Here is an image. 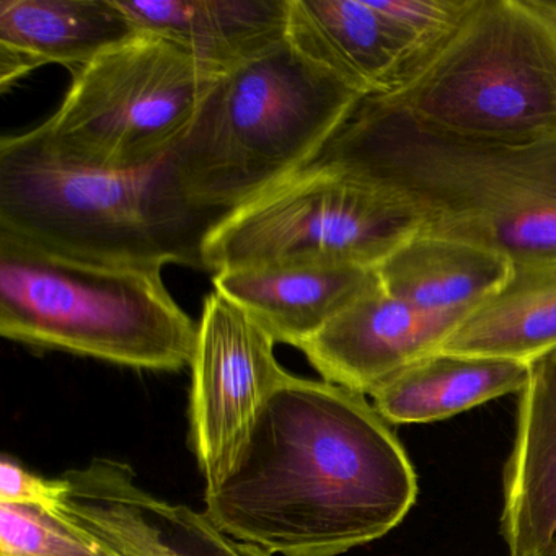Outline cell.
<instances>
[{
  "instance_id": "obj_1",
  "label": "cell",
  "mask_w": 556,
  "mask_h": 556,
  "mask_svg": "<svg viewBox=\"0 0 556 556\" xmlns=\"http://www.w3.org/2000/svg\"><path fill=\"white\" fill-rule=\"evenodd\" d=\"M416 496L405 447L366 395L288 374L204 513L271 555L340 556L395 529Z\"/></svg>"
},
{
  "instance_id": "obj_2",
  "label": "cell",
  "mask_w": 556,
  "mask_h": 556,
  "mask_svg": "<svg viewBox=\"0 0 556 556\" xmlns=\"http://www.w3.org/2000/svg\"><path fill=\"white\" fill-rule=\"evenodd\" d=\"M314 164L402 204L419 233L483 247L513 265L556 262V135L464 138L367 97Z\"/></svg>"
},
{
  "instance_id": "obj_3",
  "label": "cell",
  "mask_w": 556,
  "mask_h": 556,
  "mask_svg": "<svg viewBox=\"0 0 556 556\" xmlns=\"http://www.w3.org/2000/svg\"><path fill=\"white\" fill-rule=\"evenodd\" d=\"M226 214L190 203L168 157L102 172L61 161L28 131L0 141V232L61 255L204 269V240Z\"/></svg>"
},
{
  "instance_id": "obj_4",
  "label": "cell",
  "mask_w": 556,
  "mask_h": 556,
  "mask_svg": "<svg viewBox=\"0 0 556 556\" xmlns=\"http://www.w3.org/2000/svg\"><path fill=\"white\" fill-rule=\"evenodd\" d=\"M364 99L286 40L216 80L168 159L190 203L230 213L314 164Z\"/></svg>"
},
{
  "instance_id": "obj_5",
  "label": "cell",
  "mask_w": 556,
  "mask_h": 556,
  "mask_svg": "<svg viewBox=\"0 0 556 556\" xmlns=\"http://www.w3.org/2000/svg\"><path fill=\"white\" fill-rule=\"evenodd\" d=\"M198 324L162 269L89 262L0 232V334L141 370L190 366Z\"/></svg>"
},
{
  "instance_id": "obj_6",
  "label": "cell",
  "mask_w": 556,
  "mask_h": 556,
  "mask_svg": "<svg viewBox=\"0 0 556 556\" xmlns=\"http://www.w3.org/2000/svg\"><path fill=\"white\" fill-rule=\"evenodd\" d=\"M372 97L419 125L464 138L556 135V21L536 0H473L393 89Z\"/></svg>"
},
{
  "instance_id": "obj_7",
  "label": "cell",
  "mask_w": 556,
  "mask_h": 556,
  "mask_svg": "<svg viewBox=\"0 0 556 556\" xmlns=\"http://www.w3.org/2000/svg\"><path fill=\"white\" fill-rule=\"evenodd\" d=\"M73 74L56 113L28 132L61 161L102 172L165 161L220 77L141 31Z\"/></svg>"
},
{
  "instance_id": "obj_8",
  "label": "cell",
  "mask_w": 556,
  "mask_h": 556,
  "mask_svg": "<svg viewBox=\"0 0 556 556\" xmlns=\"http://www.w3.org/2000/svg\"><path fill=\"white\" fill-rule=\"evenodd\" d=\"M419 232L402 204L311 164L226 214L204 240L203 265L213 275L312 263L377 268Z\"/></svg>"
},
{
  "instance_id": "obj_9",
  "label": "cell",
  "mask_w": 556,
  "mask_h": 556,
  "mask_svg": "<svg viewBox=\"0 0 556 556\" xmlns=\"http://www.w3.org/2000/svg\"><path fill=\"white\" fill-rule=\"evenodd\" d=\"M276 341L236 302L214 289L198 321L191 357V444L206 486L226 477L263 405L288 376Z\"/></svg>"
},
{
  "instance_id": "obj_10",
  "label": "cell",
  "mask_w": 556,
  "mask_h": 556,
  "mask_svg": "<svg viewBox=\"0 0 556 556\" xmlns=\"http://www.w3.org/2000/svg\"><path fill=\"white\" fill-rule=\"evenodd\" d=\"M70 483L61 516L123 556H271L214 526L206 513L159 500L136 483L131 467L96 458L63 475Z\"/></svg>"
},
{
  "instance_id": "obj_11",
  "label": "cell",
  "mask_w": 556,
  "mask_h": 556,
  "mask_svg": "<svg viewBox=\"0 0 556 556\" xmlns=\"http://www.w3.org/2000/svg\"><path fill=\"white\" fill-rule=\"evenodd\" d=\"M468 314L419 311L380 288L333 318L301 351L325 382L372 395L406 367L438 353Z\"/></svg>"
},
{
  "instance_id": "obj_12",
  "label": "cell",
  "mask_w": 556,
  "mask_h": 556,
  "mask_svg": "<svg viewBox=\"0 0 556 556\" xmlns=\"http://www.w3.org/2000/svg\"><path fill=\"white\" fill-rule=\"evenodd\" d=\"M529 367L504 468L501 533L510 556H548L556 542V348Z\"/></svg>"
},
{
  "instance_id": "obj_13",
  "label": "cell",
  "mask_w": 556,
  "mask_h": 556,
  "mask_svg": "<svg viewBox=\"0 0 556 556\" xmlns=\"http://www.w3.org/2000/svg\"><path fill=\"white\" fill-rule=\"evenodd\" d=\"M276 343L301 350L338 315L380 286L376 268L334 263L263 266L213 276Z\"/></svg>"
},
{
  "instance_id": "obj_14",
  "label": "cell",
  "mask_w": 556,
  "mask_h": 556,
  "mask_svg": "<svg viewBox=\"0 0 556 556\" xmlns=\"http://www.w3.org/2000/svg\"><path fill=\"white\" fill-rule=\"evenodd\" d=\"M141 34L154 35L217 76L288 40L289 0H115Z\"/></svg>"
},
{
  "instance_id": "obj_15",
  "label": "cell",
  "mask_w": 556,
  "mask_h": 556,
  "mask_svg": "<svg viewBox=\"0 0 556 556\" xmlns=\"http://www.w3.org/2000/svg\"><path fill=\"white\" fill-rule=\"evenodd\" d=\"M286 38L366 97L393 89L416 58L372 0H289Z\"/></svg>"
},
{
  "instance_id": "obj_16",
  "label": "cell",
  "mask_w": 556,
  "mask_h": 556,
  "mask_svg": "<svg viewBox=\"0 0 556 556\" xmlns=\"http://www.w3.org/2000/svg\"><path fill=\"white\" fill-rule=\"evenodd\" d=\"M138 34L115 0H0V89L47 64L74 73Z\"/></svg>"
},
{
  "instance_id": "obj_17",
  "label": "cell",
  "mask_w": 556,
  "mask_h": 556,
  "mask_svg": "<svg viewBox=\"0 0 556 556\" xmlns=\"http://www.w3.org/2000/svg\"><path fill=\"white\" fill-rule=\"evenodd\" d=\"M383 291L425 312H471L500 291L513 263L447 237L418 236L376 268Z\"/></svg>"
},
{
  "instance_id": "obj_18",
  "label": "cell",
  "mask_w": 556,
  "mask_h": 556,
  "mask_svg": "<svg viewBox=\"0 0 556 556\" xmlns=\"http://www.w3.org/2000/svg\"><path fill=\"white\" fill-rule=\"evenodd\" d=\"M529 372V364L520 361L438 351L396 374L370 396L389 425H422L520 392Z\"/></svg>"
},
{
  "instance_id": "obj_19",
  "label": "cell",
  "mask_w": 556,
  "mask_h": 556,
  "mask_svg": "<svg viewBox=\"0 0 556 556\" xmlns=\"http://www.w3.org/2000/svg\"><path fill=\"white\" fill-rule=\"evenodd\" d=\"M556 348V262L513 265L500 291L473 308L441 353L532 363Z\"/></svg>"
},
{
  "instance_id": "obj_20",
  "label": "cell",
  "mask_w": 556,
  "mask_h": 556,
  "mask_svg": "<svg viewBox=\"0 0 556 556\" xmlns=\"http://www.w3.org/2000/svg\"><path fill=\"white\" fill-rule=\"evenodd\" d=\"M0 556H123L61 514L0 504Z\"/></svg>"
},
{
  "instance_id": "obj_21",
  "label": "cell",
  "mask_w": 556,
  "mask_h": 556,
  "mask_svg": "<svg viewBox=\"0 0 556 556\" xmlns=\"http://www.w3.org/2000/svg\"><path fill=\"white\" fill-rule=\"evenodd\" d=\"M372 4L408 40L416 61L454 30L473 0H372Z\"/></svg>"
},
{
  "instance_id": "obj_22",
  "label": "cell",
  "mask_w": 556,
  "mask_h": 556,
  "mask_svg": "<svg viewBox=\"0 0 556 556\" xmlns=\"http://www.w3.org/2000/svg\"><path fill=\"white\" fill-rule=\"evenodd\" d=\"M70 494L66 478H45L31 473L11 458L0 462V504L35 507L60 514Z\"/></svg>"
},
{
  "instance_id": "obj_23",
  "label": "cell",
  "mask_w": 556,
  "mask_h": 556,
  "mask_svg": "<svg viewBox=\"0 0 556 556\" xmlns=\"http://www.w3.org/2000/svg\"><path fill=\"white\" fill-rule=\"evenodd\" d=\"M536 4L556 21V0H536Z\"/></svg>"
},
{
  "instance_id": "obj_24",
  "label": "cell",
  "mask_w": 556,
  "mask_h": 556,
  "mask_svg": "<svg viewBox=\"0 0 556 556\" xmlns=\"http://www.w3.org/2000/svg\"><path fill=\"white\" fill-rule=\"evenodd\" d=\"M548 556H556V542L555 545H553L552 552L548 553Z\"/></svg>"
}]
</instances>
